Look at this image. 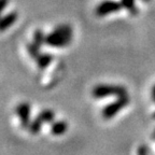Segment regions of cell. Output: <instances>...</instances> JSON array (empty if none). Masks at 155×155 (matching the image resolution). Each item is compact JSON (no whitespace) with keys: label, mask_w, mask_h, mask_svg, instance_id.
Segmentation results:
<instances>
[{"label":"cell","mask_w":155,"mask_h":155,"mask_svg":"<svg viewBox=\"0 0 155 155\" xmlns=\"http://www.w3.org/2000/svg\"><path fill=\"white\" fill-rule=\"evenodd\" d=\"M17 17H18V14L16 12H10L5 16L0 17V32L9 29L17 21Z\"/></svg>","instance_id":"obj_7"},{"label":"cell","mask_w":155,"mask_h":155,"mask_svg":"<svg viewBox=\"0 0 155 155\" xmlns=\"http://www.w3.org/2000/svg\"><path fill=\"white\" fill-rule=\"evenodd\" d=\"M32 41H34L37 45H39L41 48L46 42V35L42 31L41 29H37L34 32V39H32Z\"/></svg>","instance_id":"obj_12"},{"label":"cell","mask_w":155,"mask_h":155,"mask_svg":"<svg viewBox=\"0 0 155 155\" xmlns=\"http://www.w3.org/2000/svg\"><path fill=\"white\" fill-rule=\"evenodd\" d=\"M68 130V123L66 121H54L51 125V134L54 136H63Z\"/></svg>","instance_id":"obj_8"},{"label":"cell","mask_w":155,"mask_h":155,"mask_svg":"<svg viewBox=\"0 0 155 155\" xmlns=\"http://www.w3.org/2000/svg\"><path fill=\"white\" fill-rule=\"evenodd\" d=\"M142 1L143 2H149L150 0H142ZM121 3L124 9L127 10L130 14H133V15L138 14V9H137L135 0H121Z\"/></svg>","instance_id":"obj_10"},{"label":"cell","mask_w":155,"mask_h":155,"mask_svg":"<svg viewBox=\"0 0 155 155\" xmlns=\"http://www.w3.org/2000/svg\"><path fill=\"white\" fill-rule=\"evenodd\" d=\"M123 9V5L121 2L114 1V0H104L100 2L95 9V14L97 16L102 17L106 15H109L111 13H116Z\"/></svg>","instance_id":"obj_5"},{"label":"cell","mask_w":155,"mask_h":155,"mask_svg":"<svg viewBox=\"0 0 155 155\" xmlns=\"http://www.w3.org/2000/svg\"><path fill=\"white\" fill-rule=\"evenodd\" d=\"M7 5H8V0H0V17L2 15L3 10L5 9Z\"/></svg>","instance_id":"obj_14"},{"label":"cell","mask_w":155,"mask_h":155,"mask_svg":"<svg viewBox=\"0 0 155 155\" xmlns=\"http://www.w3.org/2000/svg\"><path fill=\"white\" fill-rule=\"evenodd\" d=\"M153 117H154V119H155V112H154V114H153Z\"/></svg>","instance_id":"obj_18"},{"label":"cell","mask_w":155,"mask_h":155,"mask_svg":"<svg viewBox=\"0 0 155 155\" xmlns=\"http://www.w3.org/2000/svg\"><path fill=\"white\" fill-rule=\"evenodd\" d=\"M126 95V87L119 84H97L92 90V96L96 99H101L107 97H122Z\"/></svg>","instance_id":"obj_2"},{"label":"cell","mask_w":155,"mask_h":155,"mask_svg":"<svg viewBox=\"0 0 155 155\" xmlns=\"http://www.w3.org/2000/svg\"><path fill=\"white\" fill-rule=\"evenodd\" d=\"M26 48H27V51H28L29 56H30L32 59H35V61H36L37 58L39 57V55L41 54V52H40V46L37 45L34 41L28 42V43L26 44Z\"/></svg>","instance_id":"obj_11"},{"label":"cell","mask_w":155,"mask_h":155,"mask_svg":"<svg viewBox=\"0 0 155 155\" xmlns=\"http://www.w3.org/2000/svg\"><path fill=\"white\" fill-rule=\"evenodd\" d=\"M53 59H54L53 55L48 54V53H43V54H40V55H39V57L36 59V63L40 70H44V69H46L48 66L51 65Z\"/></svg>","instance_id":"obj_9"},{"label":"cell","mask_w":155,"mask_h":155,"mask_svg":"<svg viewBox=\"0 0 155 155\" xmlns=\"http://www.w3.org/2000/svg\"><path fill=\"white\" fill-rule=\"evenodd\" d=\"M153 140H155V130H154V134H153Z\"/></svg>","instance_id":"obj_17"},{"label":"cell","mask_w":155,"mask_h":155,"mask_svg":"<svg viewBox=\"0 0 155 155\" xmlns=\"http://www.w3.org/2000/svg\"><path fill=\"white\" fill-rule=\"evenodd\" d=\"M130 99L129 97L126 96L117 97L114 101L110 102L109 104H107L104 109L101 110V116L104 120H110L116 115L121 110H123L127 104H129Z\"/></svg>","instance_id":"obj_4"},{"label":"cell","mask_w":155,"mask_h":155,"mask_svg":"<svg viewBox=\"0 0 155 155\" xmlns=\"http://www.w3.org/2000/svg\"><path fill=\"white\" fill-rule=\"evenodd\" d=\"M137 155H149V149L145 144H140L137 149Z\"/></svg>","instance_id":"obj_13"},{"label":"cell","mask_w":155,"mask_h":155,"mask_svg":"<svg viewBox=\"0 0 155 155\" xmlns=\"http://www.w3.org/2000/svg\"><path fill=\"white\" fill-rule=\"evenodd\" d=\"M55 121V112L51 109H44L41 112H39L38 115L31 121L28 127L29 133L31 135H38L41 131L42 125L46 123H53Z\"/></svg>","instance_id":"obj_3"},{"label":"cell","mask_w":155,"mask_h":155,"mask_svg":"<svg viewBox=\"0 0 155 155\" xmlns=\"http://www.w3.org/2000/svg\"><path fill=\"white\" fill-rule=\"evenodd\" d=\"M73 39V29L69 24H59L48 35H46L45 44L52 48H65Z\"/></svg>","instance_id":"obj_1"},{"label":"cell","mask_w":155,"mask_h":155,"mask_svg":"<svg viewBox=\"0 0 155 155\" xmlns=\"http://www.w3.org/2000/svg\"><path fill=\"white\" fill-rule=\"evenodd\" d=\"M152 99L154 100V102H155V95H152Z\"/></svg>","instance_id":"obj_16"},{"label":"cell","mask_w":155,"mask_h":155,"mask_svg":"<svg viewBox=\"0 0 155 155\" xmlns=\"http://www.w3.org/2000/svg\"><path fill=\"white\" fill-rule=\"evenodd\" d=\"M15 113L18 116L19 122H21V126L24 129H28L29 125L31 123V120H30L31 107H30L29 102L23 101L17 104L16 108H15Z\"/></svg>","instance_id":"obj_6"},{"label":"cell","mask_w":155,"mask_h":155,"mask_svg":"<svg viewBox=\"0 0 155 155\" xmlns=\"http://www.w3.org/2000/svg\"><path fill=\"white\" fill-rule=\"evenodd\" d=\"M152 95H155V85L153 86V88H152Z\"/></svg>","instance_id":"obj_15"}]
</instances>
